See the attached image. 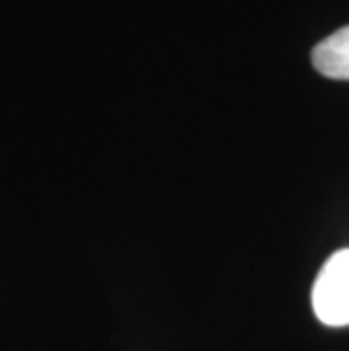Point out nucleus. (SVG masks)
<instances>
[{"label": "nucleus", "mask_w": 349, "mask_h": 351, "mask_svg": "<svg viewBox=\"0 0 349 351\" xmlns=\"http://www.w3.org/2000/svg\"><path fill=\"white\" fill-rule=\"evenodd\" d=\"M315 71L331 80H349V25L322 39L311 52Z\"/></svg>", "instance_id": "nucleus-2"}, {"label": "nucleus", "mask_w": 349, "mask_h": 351, "mask_svg": "<svg viewBox=\"0 0 349 351\" xmlns=\"http://www.w3.org/2000/svg\"><path fill=\"white\" fill-rule=\"evenodd\" d=\"M317 319L326 326H349V250L326 258L311 293Z\"/></svg>", "instance_id": "nucleus-1"}]
</instances>
